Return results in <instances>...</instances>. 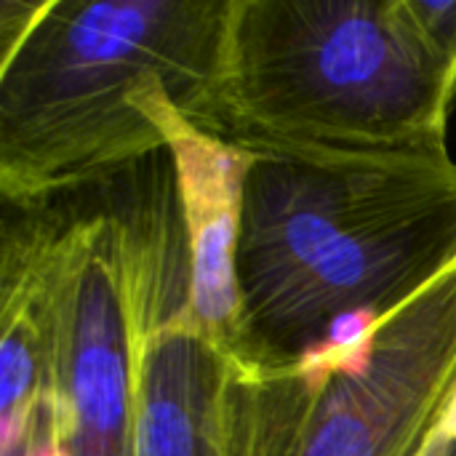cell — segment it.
<instances>
[{
	"label": "cell",
	"mask_w": 456,
	"mask_h": 456,
	"mask_svg": "<svg viewBox=\"0 0 456 456\" xmlns=\"http://www.w3.org/2000/svg\"><path fill=\"white\" fill-rule=\"evenodd\" d=\"M230 0L0 3V192L32 208L158 150L144 99L166 88L211 134Z\"/></svg>",
	"instance_id": "6da1fadb"
},
{
	"label": "cell",
	"mask_w": 456,
	"mask_h": 456,
	"mask_svg": "<svg viewBox=\"0 0 456 456\" xmlns=\"http://www.w3.org/2000/svg\"><path fill=\"white\" fill-rule=\"evenodd\" d=\"M456 262V160L254 158L238 243L240 358L286 369L355 318H379Z\"/></svg>",
	"instance_id": "7a4b0ae2"
},
{
	"label": "cell",
	"mask_w": 456,
	"mask_h": 456,
	"mask_svg": "<svg viewBox=\"0 0 456 456\" xmlns=\"http://www.w3.org/2000/svg\"><path fill=\"white\" fill-rule=\"evenodd\" d=\"M446 56L409 0H230L211 134L305 163L446 158Z\"/></svg>",
	"instance_id": "3957f363"
},
{
	"label": "cell",
	"mask_w": 456,
	"mask_h": 456,
	"mask_svg": "<svg viewBox=\"0 0 456 456\" xmlns=\"http://www.w3.org/2000/svg\"><path fill=\"white\" fill-rule=\"evenodd\" d=\"M456 406V262L366 334L232 374L224 456H428Z\"/></svg>",
	"instance_id": "277c9868"
},
{
	"label": "cell",
	"mask_w": 456,
	"mask_h": 456,
	"mask_svg": "<svg viewBox=\"0 0 456 456\" xmlns=\"http://www.w3.org/2000/svg\"><path fill=\"white\" fill-rule=\"evenodd\" d=\"M144 112L160 126L176 166L190 246L192 321L224 366H232L240 358V291L235 262L243 222V187L254 155L187 123L168 91L150 94Z\"/></svg>",
	"instance_id": "5b68a950"
},
{
	"label": "cell",
	"mask_w": 456,
	"mask_h": 456,
	"mask_svg": "<svg viewBox=\"0 0 456 456\" xmlns=\"http://www.w3.org/2000/svg\"><path fill=\"white\" fill-rule=\"evenodd\" d=\"M224 361L192 321L190 294L171 297L139 350L134 456H224Z\"/></svg>",
	"instance_id": "8992f818"
},
{
	"label": "cell",
	"mask_w": 456,
	"mask_h": 456,
	"mask_svg": "<svg viewBox=\"0 0 456 456\" xmlns=\"http://www.w3.org/2000/svg\"><path fill=\"white\" fill-rule=\"evenodd\" d=\"M409 3H411L414 16L419 19V24L428 29V35L436 40V45L446 56L456 91V0H449V3L409 0Z\"/></svg>",
	"instance_id": "52a82bcc"
},
{
	"label": "cell",
	"mask_w": 456,
	"mask_h": 456,
	"mask_svg": "<svg viewBox=\"0 0 456 456\" xmlns=\"http://www.w3.org/2000/svg\"><path fill=\"white\" fill-rule=\"evenodd\" d=\"M428 456H456V406L446 425L441 428V433L436 436Z\"/></svg>",
	"instance_id": "ba28073f"
}]
</instances>
